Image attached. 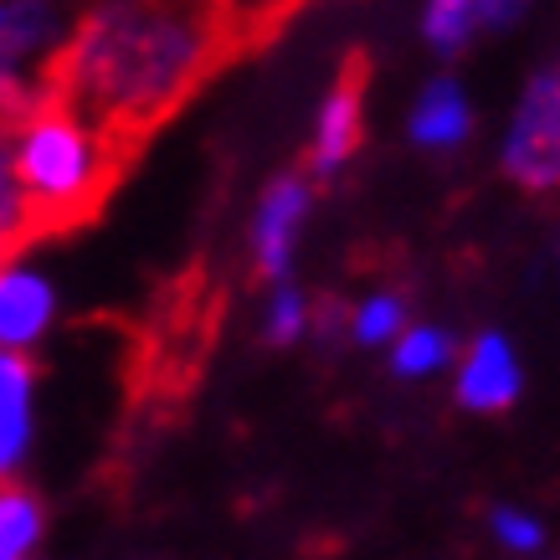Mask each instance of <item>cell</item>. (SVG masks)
Masks as SVG:
<instances>
[{
  "label": "cell",
  "mask_w": 560,
  "mask_h": 560,
  "mask_svg": "<svg viewBox=\"0 0 560 560\" xmlns=\"http://www.w3.org/2000/svg\"><path fill=\"white\" fill-rule=\"evenodd\" d=\"M221 42V0H98L72 21L57 93L129 139L196 93Z\"/></svg>",
  "instance_id": "cell-1"
},
{
  "label": "cell",
  "mask_w": 560,
  "mask_h": 560,
  "mask_svg": "<svg viewBox=\"0 0 560 560\" xmlns=\"http://www.w3.org/2000/svg\"><path fill=\"white\" fill-rule=\"evenodd\" d=\"M11 154L36 232L88 221L119 175V135L57 88L11 119Z\"/></svg>",
  "instance_id": "cell-2"
},
{
  "label": "cell",
  "mask_w": 560,
  "mask_h": 560,
  "mask_svg": "<svg viewBox=\"0 0 560 560\" xmlns=\"http://www.w3.org/2000/svg\"><path fill=\"white\" fill-rule=\"evenodd\" d=\"M68 0H0V119L47 98L72 36Z\"/></svg>",
  "instance_id": "cell-3"
},
{
  "label": "cell",
  "mask_w": 560,
  "mask_h": 560,
  "mask_svg": "<svg viewBox=\"0 0 560 560\" xmlns=\"http://www.w3.org/2000/svg\"><path fill=\"white\" fill-rule=\"evenodd\" d=\"M499 171L525 196L560 190V62H545L514 93L499 129Z\"/></svg>",
  "instance_id": "cell-4"
},
{
  "label": "cell",
  "mask_w": 560,
  "mask_h": 560,
  "mask_svg": "<svg viewBox=\"0 0 560 560\" xmlns=\"http://www.w3.org/2000/svg\"><path fill=\"white\" fill-rule=\"evenodd\" d=\"M308 217H314V175L308 171H283L257 190L253 217H247V262L262 283L293 278Z\"/></svg>",
  "instance_id": "cell-5"
},
{
  "label": "cell",
  "mask_w": 560,
  "mask_h": 560,
  "mask_svg": "<svg viewBox=\"0 0 560 560\" xmlns=\"http://www.w3.org/2000/svg\"><path fill=\"white\" fill-rule=\"evenodd\" d=\"M62 324V283L26 247L0 253V345L36 355Z\"/></svg>",
  "instance_id": "cell-6"
},
{
  "label": "cell",
  "mask_w": 560,
  "mask_h": 560,
  "mask_svg": "<svg viewBox=\"0 0 560 560\" xmlns=\"http://www.w3.org/2000/svg\"><path fill=\"white\" fill-rule=\"evenodd\" d=\"M447 381H453V396H458L463 411L499 417L525 396V360H520V350H514L504 329H478L458 345V360H453Z\"/></svg>",
  "instance_id": "cell-7"
},
{
  "label": "cell",
  "mask_w": 560,
  "mask_h": 560,
  "mask_svg": "<svg viewBox=\"0 0 560 560\" xmlns=\"http://www.w3.org/2000/svg\"><path fill=\"white\" fill-rule=\"evenodd\" d=\"M42 432V371L36 355L0 345V483L21 478Z\"/></svg>",
  "instance_id": "cell-8"
},
{
  "label": "cell",
  "mask_w": 560,
  "mask_h": 560,
  "mask_svg": "<svg viewBox=\"0 0 560 560\" xmlns=\"http://www.w3.org/2000/svg\"><path fill=\"white\" fill-rule=\"evenodd\" d=\"M365 144V88L355 78H340L314 108L308 124V175L335 180Z\"/></svg>",
  "instance_id": "cell-9"
},
{
  "label": "cell",
  "mask_w": 560,
  "mask_h": 560,
  "mask_svg": "<svg viewBox=\"0 0 560 560\" xmlns=\"http://www.w3.org/2000/svg\"><path fill=\"white\" fill-rule=\"evenodd\" d=\"M478 129V114H474V98L458 78H427L417 88V98L407 108V139L417 150L427 154H458Z\"/></svg>",
  "instance_id": "cell-10"
},
{
  "label": "cell",
  "mask_w": 560,
  "mask_h": 560,
  "mask_svg": "<svg viewBox=\"0 0 560 560\" xmlns=\"http://www.w3.org/2000/svg\"><path fill=\"white\" fill-rule=\"evenodd\" d=\"M386 360H390V375H396V381L422 386V381H442V375L453 371V360H458V340H453L442 324L411 319L407 329L386 345Z\"/></svg>",
  "instance_id": "cell-11"
},
{
  "label": "cell",
  "mask_w": 560,
  "mask_h": 560,
  "mask_svg": "<svg viewBox=\"0 0 560 560\" xmlns=\"http://www.w3.org/2000/svg\"><path fill=\"white\" fill-rule=\"evenodd\" d=\"M314 314H319L314 293L299 289L293 278H278V283L262 289V304H257V335H262V345H272V350H293V345L314 340Z\"/></svg>",
  "instance_id": "cell-12"
},
{
  "label": "cell",
  "mask_w": 560,
  "mask_h": 560,
  "mask_svg": "<svg viewBox=\"0 0 560 560\" xmlns=\"http://www.w3.org/2000/svg\"><path fill=\"white\" fill-rule=\"evenodd\" d=\"M407 324H411V304L401 299V293L396 289H371V293H360L355 304H345L340 335L355 345V350H386Z\"/></svg>",
  "instance_id": "cell-13"
},
{
  "label": "cell",
  "mask_w": 560,
  "mask_h": 560,
  "mask_svg": "<svg viewBox=\"0 0 560 560\" xmlns=\"http://www.w3.org/2000/svg\"><path fill=\"white\" fill-rule=\"evenodd\" d=\"M417 26L438 57H458L489 32V16H483V0H422Z\"/></svg>",
  "instance_id": "cell-14"
},
{
  "label": "cell",
  "mask_w": 560,
  "mask_h": 560,
  "mask_svg": "<svg viewBox=\"0 0 560 560\" xmlns=\"http://www.w3.org/2000/svg\"><path fill=\"white\" fill-rule=\"evenodd\" d=\"M36 237L32 201L21 190L16 175V154H11V119H0V253L5 247H26Z\"/></svg>",
  "instance_id": "cell-15"
},
{
  "label": "cell",
  "mask_w": 560,
  "mask_h": 560,
  "mask_svg": "<svg viewBox=\"0 0 560 560\" xmlns=\"http://www.w3.org/2000/svg\"><path fill=\"white\" fill-rule=\"evenodd\" d=\"M483 525H489V540L514 560H535L545 550V535H550L540 514L525 510V504H493Z\"/></svg>",
  "instance_id": "cell-16"
},
{
  "label": "cell",
  "mask_w": 560,
  "mask_h": 560,
  "mask_svg": "<svg viewBox=\"0 0 560 560\" xmlns=\"http://www.w3.org/2000/svg\"><path fill=\"white\" fill-rule=\"evenodd\" d=\"M529 0H483V16H489V26H510L514 16H525Z\"/></svg>",
  "instance_id": "cell-17"
},
{
  "label": "cell",
  "mask_w": 560,
  "mask_h": 560,
  "mask_svg": "<svg viewBox=\"0 0 560 560\" xmlns=\"http://www.w3.org/2000/svg\"><path fill=\"white\" fill-rule=\"evenodd\" d=\"M0 560H21V556H0Z\"/></svg>",
  "instance_id": "cell-18"
},
{
  "label": "cell",
  "mask_w": 560,
  "mask_h": 560,
  "mask_svg": "<svg viewBox=\"0 0 560 560\" xmlns=\"http://www.w3.org/2000/svg\"><path fill=\"white\" fill-rule=\"evenodd\" d=\"M535 560H540V556H535Z\"/></svg>",
  "instance_id": "cell-19"
}]
</instances>
